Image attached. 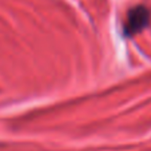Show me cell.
I'll return each mask as SVG.
<instances>
[{
  "instance_id": "cell-1",
  "label": "cell",
  "mask_w": 151,
  "mask_h": 151,
  "mask_svg": "<svg viewBox=\"0 0 151 151\" xmlns=\"http://www.w3.org/2000/svg\"><path fill=\"white\" fill-rule=\"evenodd\" d=\"M148 22H150V11L143 6H137L127 12L123 31L127 36H132L147 27Z\"/></svg>"
}]
</instances>
